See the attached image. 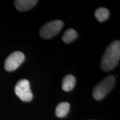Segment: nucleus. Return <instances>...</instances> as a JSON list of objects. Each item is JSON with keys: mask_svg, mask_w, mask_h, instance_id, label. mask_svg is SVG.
<instances>
[{"mask_svg": "<svg viewBox=\"0 0 120 120\" xmlns=\"http://www.w3.org/2000/svg\"><path fill=\"white\" fill-rule=\"evenodd\" d=\"M120 58V42L116 40L111 43L106 49L101 62L103 71H110L117 65Z\"/></svg>", "mask_w": 120, "mask_h": 120, "instance_id": "f257e3e1", "label": "nucleus"}, {"mask_svg": "<svg viewBox=\"0 0 120 120\" xmlns=\"http://www.w3.org/2000/svg\"><path fill=\"white\" fill-rule=\"evenodd\" d=\"M116 83V79L113 75H109L103 79L94 87L92 95L97 101L102 100L111 90Z\"/></svg>", "mask_w": 120, "mask_h": 120, "instance_id": "f03ea898", "label": "nucleus"}, {"mask_svg": "<svg viewBox=\"0 0 120 120\" xmlns=\"http://www.w3.org/2000/svg\"><path fill=\"white\" fill-rule=\"evenodd\" d=\"M64 26V22L56 19L46 23L40 31V36L43 39H50L57 35Z\"/></svg>", "mask_w": 120, "mask_h": 120, "instance_id": "7ed1b4c3", "label": "nucleus"}, {"mask_svg": "<svg viewBox=\"0 0 120 120\" xmlns=\"http://www.w3.org/2000/svg\"><path fill=\"white\" fill-rule=\"evenodd\" d=\"M15 92L22 101L30 102L33 98L30 82L26 79H21L17 82L15 87Z\"/></svg>", "mask_w": 120, "mask_h": 120, "instance_id": "20e7f679", "label": "nucleus"}, {"mask_svg": "<svg viewBox=\"0 0 120 120\" xmlns=\"http://www.w3.org/2000/svg\"><path fill=\"white\" fill-rule=\"evenodd\" d=\"M25 55L20 51H15L11 53L6 60L4 68L7 71L16 70L25 61Z\"/></svg>", "mask_w": 120, "mask_h": 120, "instance_id": "39448f33", "label": "nucleus"}, {"mask_svg": "<svg viewBox=\"0 0 120 120\" xmlns=\"http://www.w3.org/2000/svg\"><path fill=\"white\" fill-rule=\"evenodd\" d=\"M37 2V0H17L15 1V5L18 11L23 12L32 8Z\"/></svg>", "mask_w": 120, "mask_h": 120, "instance_id": "423d86ee", "label": "nucleus"}, {"mask_svg": "<svg viewBox=\"0 0 120 120\" xmlns=\"http://www.w3.org/2000/svg\"><path fill=\"white\" fill-rule=\"evenodd\" d=\"M76 84V78L72 75H67L64 77L62 81V88L66 92L71 91L74 88Z\"/></svg>", "mask_w": 120, "mask_h": 120, "instance_id": "0eeeda50", "label": "nucleus"}, {"mask_svg": "<svg viewBox=\"0 0 120 120\" xmlns=\"http://www.w3.org/2000/svg\"><path fill=\"white\" fill-rule=\"evenodd\" d=\"M70 105L69 103L64 102L59 103L55 109V114L58 117L63 118L66 117L70 111Z\"/></svg>", "mask_w": 120, "mask_h": 120, "instance_id": "6e6552de", "label": "nucleus"}, {"mask_svg": "<svg viewBox=\"0 0 120 120\" xmlns=\"http://www.w3.org/2000/svg\"><path fill=\"white\" fill-rule=\"evenodd\" d=\"M94 16L99 22H103L108 19L109 16V11L105 7H100L96 10Z\"/></svg>", "mask_w": 120, "mask_h": 120, "instance_id": "1a4fd4ad", "label": "nucleus"}, {"mask_svg": "<svg viewBox=\"0 0 120 120\" xmlns=\"http://www.w3.org/2000/svg\"><path fill=\"white\" fill-rule=\"evenodd\" d=\"M77 33L74 29L70 28L64 33L62 36V40L64 43H71L77 38Z\"/></svg>", "mask_w": 120, "mask_h": 120, "instance_id": "9d476101", "label": "nucleus"}]
</instances>
